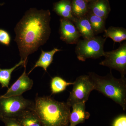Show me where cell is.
<instances>
[{"mask_svg":"<svg viewBox=\"0 0 126 126\" xmlns=\"http://www.w3.org/2000/svg\"><path fill=\"white\" fill-rule=\"evenodd\" d=\"M49 10L30 9L26 12L15 29L21 60L27 64L30 55L36 52L49 38L51 33Z\"/></svg>","mask_w":126,"mask_h":126,"instance_id":"cell-1","label":"cell"},{"mask_svg":"<svg viewBox=\"0 0 126 126\" xmlns=\"http://www.w3.org/2000/svg\"><path fill=\"white\" fill-rule=\"evenodd\" d=\"M71 106L59 102L51 96L36 95L32 110L38 117L42 126H69Z\"/></svg>","mask_w":126,"mask_h":126,"instance_id":"cell-2","label":"cell"},{"mask_svg":"<svg viewBox=\"0 0 126 126\" xmlns=\"http://www.w3.org/2000/svg\"><path fill=\"white\" fill-rule=\"evenodd\" d=\"M88 75L94 87V90L101 93L105 96L112 99L119 104L123 109H126V79L114 78L111 72L104 77L94 72H89Z\"/></svg>","mask_w":126,"mask_h":126,"instance_id":"cell-3","label":"cell"},{"mask_svg":"<svg viewBox=\"0 0 126 126\" xmlns=\"http://www.w3.org/2000/svg\"><path fill=\"white\" fill-rule=\"evenodd\" d=\"M34 102L22 96L7 97L0 96V120L3 118H17L23 113L32 109Z\"/></svg>","mask_w":126,"mask_h":126,"instance_id":"cell-4","label":"cell"},{"mask_svg":"<svg viewBox=\"0 0 126 126\" xmlns=\"http://www.w3.org/2000/svg\"><path fill=\"white\" fill-rule=\"evenodd\" d=\"M106 39L96 35L88 39H79L75 51L79 60L85 61L88 59H97L104 56Z\"/></svg>","mask_w":126,"mask_h":126,"instance_id":"cell-5","label":"cell"},{"mask_svg":"<svg viewBox=\"0 0 126 126\" xmlns=\"http://www.w3.org/2000/svg\"><path fill=\"white\" fill-rule=\"evenodd\" d=\"M72 90L66 102L72 106L79 103H86L94 87L88 75H81L74 82Z\"/></svg>","mask_w":126,"mask_h":126,"instance_id":"cell-6","label":"cell"},{"mask_svg":"<svg viewBox=\"0 0 126 126\" xmlns=\"http://www.w3.org/2000/svg\"><path fill=\"white\" fill-rule=\"evenodd\" d=\"M105 59L99 63L100 65L106 66L110 69L118 71L121 77L126 74V42L121 44L117 49L104 52Z\"/></svg>","mask_w":126,"mask_h":126,"instance_id":"cell-7","label":"cell"},{"mask_svg":"<svg viewBox=\"0 0 126 126\" xmlns=\"http://www.w3.org/2000/svg\"><path fill=\"white\" fill-rule=\"evenodd\" d=\"M60 39L68 44H77L81 35L71 20L61 18L59 29Z\"/></svg>","mask_w":126,"mask_h":126,"instance_id":"cell-8","label":"cell"},{"mask_svg":"<svg viewBox=\"0 0 126 126\" xmlns=\"http://www.w3.org/2000/svg\"><path fill=\"white\" fill-rule=\"evenodd\" d=\"M23 74L7 90L2 97H7L22 95L26 91L31 90L33 85V81L26 73V67Z\"/></svg>","mask_w":126,"mask_h":126,"instance_id":"cell-9","label":"cell"},{"mask_svg":"<svg viewBox=\"0 0 126 126\" xmlns=\"http://www.w3.org/2000/svg\"><path fill=\"white\" fill-rule=\"evenodd\" d=\"M73 110L70 113L69 124L70 126L83 123L90 117V113L86 110V103H79L72 106Z\"/></svg>","mask_w":126,"mask_h":126,"instance_id":"cell-10","label":"cell"},{"mask_svg":"<svg viewBox=\"0 0 126 126\" xmlns=\"http://www.w3.org/2000/svg\"><path fill=\"white\" fill-rule=\"evenodd\" d=\"M88 8L90 13L106 19L111 11L109 0H96L89 2Z\"/></svg>","mask_w":126,"mask_h":126,"instance_id":"cell-11","label":"cell"},{"mask_svg":"<svg viewBox=\"0 0 126 126\" xmlns=\"http://www.w3.org/2000/svg\"><path fill=\"white\" fill-rule=\"evenodd\" d=\"M72 22L84 39H88L95 36L86 16L81 18H75Z\"/></svg>","mask_w":126,"mask_h":126,"instance_id":"cell-12","label":"cell"},{"mask_svg":"<svg viewBox=\"0 0 126 126\" xmlns=\"http://www.w3.org/2000/svg\"><path fill=\"white\" fill-rule=\"evenodd\" d=\"M53 10L61 18L72 21L75 18L72 14V0H60L54 3Z\"/></svg>","mask_w":126,"mask_h":126,"instance_id":"cell-13","label":"cell"},{"mask_svg":"<svg viewBox=\"0 0 126 126\" xmlns=\"http://www.w3.org/2000/svg\"><path fill=\"white\" fill-rule=\"evenodd\" d=\"M61 50L57 48H54L51 51L45 52L41 50V53L38 61L36 62L34 66L27 75H29L34 69L38 67L43 68L46 72L47 71V68L49 67L53 60V56L56 52L60 51Z\"/></svg>","mask_w":126,"mask_h":126,"instance_id":"cell-14","label":"cell"},{"mask_svg":"<svg viewBox=\"0 0 126 126\" xmlns=\"http://www.w3.org/2000/svg\"><path fill=\"white\" fill-rule=\"evenodd\" d=\"M104 32V37L110 38L116 43H121L126 40V30L123 27L110 26Z\"/></svg>","mask_w":126,"mask_h":126,"instance_id":"cell-15","label":"cell"},{"mask_svg":"<svg viewBox=\"0 0 126 126\" xmlns=\"http://www.w3.org/2000/svg\"><path fill=\"white\" fill-rule=\"evenodd\" d=\"M92 26L95 36L104 32L106 29V19L95 15L89 12L86 15Z\"/></svg>","mask_w":126,"mask_h":126,"instance_id":"cell-16","label":"cell"},{"mask_svg":"<svg viewBox=\"0 0 126 126\" xmlns=\"http://www.w3.org/2000/svg\"><path fill=\"white\" fill-rule=\"evenodd\" d=\"M72 11L74 18L85 16L89 12L88 3L85 0H72Z\"/></svg>","mask_w":126,"mask_h":126,"instance_id":"cell-17","label":"cell"},{"mask_svg":"<svg viewBox=\"0 0 126 126\" xmlns=\"http://www.w3.org/2000/svg\"><path fill=\"white\" fill-rule=\"evenodd\" d=\"M16 119L23 126H42L38 117L32 110L26 111Z\"/></svg>","mask_w":126,"mask_h":126,"instance_id":"cell-18","label":"cell"},{"mask_svg":"<svg viewBox=\"0 0 126 126\" xmlns=\"http://www.w3.org/2000/svg\"><path fill=\"white\" fill-rule=\"evenodd\" d=\"M26 64H26L24 61L20 60L18 63L11 68L1 69L0 68V83L1 84V87L9 88L12 72L20 66L23 65L24 67H26Z\"/></svg>","mask_w":126,"mask_h":126,"instance_id":"cell-19","label":"cell"},{"mask_svg":"<svg viewBox=\"0 0 126 126\" xmlns=\"http://www.w3.org/2000/svg\"><path fill=\"white\" fill-rule=\"evenodd\" d=\"M73 82H68L59 77H55L52 79L50 82V89L52 94H56L63 92L67 86L73 85Z\"/></svg>","mask_w":126,"mask_h":126,"instance_id":"cell-20","label":"cell"},{"mask_svg":"<svg viewBox=\"0 0 126 126\" xmlns=\"http://www.w3.org/2000/svg\"><path fill=\"white\" fill-rule=\"evenodd\" d=\"M11 41V37L7 31L0 29V43L6 46L9 45Z\"/></svg>","mask_w":126,"mask_h":126,"instance_id":"cell-21","label":"cell"},{"mask_svg":"<svg viewBox=\"0 0 126 126\" xmlns=\"http://www.w3.org/2000/svg\"><path fill=\"white\" fill-rule=\"evenodd\" d=\"M1 121L4 123L5 126H23L16 118H3Z\"/></svg>","mask_w":126,"mask_h":126,"instance_id":"cell-22","label":"cell"},{"mask_svg":"<svg viewBox=\"0 0 126 126\" xmlns=\"http://www.w3.org/2000/svg\"><path fill=\"white\" fill-rule=\"evenodd\" d=\"M112 126H126V116L123 115L115 119Z\"/></svg>","mask_w":126,"mask_h":126,"instance_id":"cell-23","label":"cell"},{"mask_svg":"<svg viewBox=\"0 0 126 126\" xmlns=\"http://www.w3.org/2000/svg\"><path fill=\"white\" fill-rule=\"evenodd\" d=\"M86 1H87L88 3H89V2H92V1H94L96 0H85Z\"/></svg>","mask_w":126,"mask_h":126,"instance_id":"cell-24","label":"cell"},{"mask_svg":"<svg viewBox=\"0 0 126 126\" xmlns=\"http://www.w3.org/2000/svg\"></svg>","mask_w":126,"mask_h":126,"instance_id":"cell-25","label":"cell"}]
</instances>
